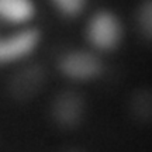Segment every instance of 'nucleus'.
<instances>
[{
    "label": "nucleus",
    "instance_id": "nucleus-6",
    "mask_svg": "<svg viewBox=\"0 0 152 152\" xmlns=\"http://www.w3.org/2000/svg\"><path fill=\"white\" fill-rule=\"evenodd\" d=\"M34 14L30 0H0V17L11 23H24Z\"/></svg>",
    "mask_w": 152,
    "mask_h": 152
},
{
    "label": "nucleus",
    "instance_id": "nucleus-1",
    "mask_svg": "<svg viewBox=\"0 0 152 152\" xmlns=\"http://www.w3.org/2000/svg\"><path fill=\"white\" fill-rule=\"evenodd\" d=\"M121 38L118 20L109 13H100L89 24V39L100 49H111Z\"/></svg>",
    "mask_w": 152,
    "mask_h": 152
},
{
    "label": "nucleus",
    "instance_id": "nucleus-4",
    "mask_svg": "<svg viewBox=\"0 0 152 152\" xmlns=\"http://www.w3.org/2000/svg\"><path fill=\"white\" fill-rule=\"evenodd\" d=\"M45 82V72L39 66H28L11 77L10 94L17 100H28L35 96Z\"/></svg>",
    "mask_w": 152,
    "mask_h": 152
},
{
    "label": "nucleus",
    "instance_id": "nucleus-9",
    "mask_svg": "<svg viewBox=\"0 0 152 152\" xmlns=\"http://www.w3.org/2000/svg\"><path fill=\"white\" fill-rule=\"evenodd\" d=\"M141 24L145 33H151V6L148 3V6L144 7V10L141 13Z\"/></svg>",
    "mask_w": 152,
    "mask_h": 152
},
{
    "label": "nucleus",
    "instance_id": "nucleus-10",
    "mask_svg": "<svg viewBox=\"0 0 152 152\" xmlns=\"http://www.w3.org/2000/svg\"><path fill=\"white\" fill-rule=\"evenodd\" d=\"M64 152H85V151L77 149V148H71V149H66V151H64Z\"/></svg>",
    "mask_w": 152,
    "mask_h": 152
},
{
    "label": "nucleus",
    "instance_id": "nucleus-2",
    "mask_svg": "<svg viewBox=\"0 0 152 152\" xmlns=\"http://www.w3.org/2000/svg\"><path fill=\"white\" fill-rule=\"evenodd\" d=\"M85 103L80 94L72 90L59 93L52 104V117L62 127H75L80 123Z\"/></svg>",
    "mask_w": 152,
    "mask_h": 152
},
{
    "label": "nucleus",
    "instance_id": "nucleus-5",
    "mask_svg": "<svg viewBox=\"0 0 152 152\" xmlns=\"http://www.w3.org/2000/svg\"><path fill=\"white\" fill-rule=\"evenodd\" d=\"M37 41L38 35L35 31H23L7 39H0V64L30 54L37 45Z\"/></svg>",
    "mask_w": 152,
    "mask_h": 152
},
{
    "label": "nucleus",
    "instance_id": "nucleus-3",
    "mask_svg": "<svg viewBox=\"0 0 152 152\" xmlns=\"http://www.w3.org/2000/svg\"><path fill=\"white\" fill-rule=\"evenodd\" d=\"M59 68L62 73L72 79L85 80L97 76L102 71L100 61L89 52H72L61 59Z\"/></svg>",
    "mask_w": 152,
    "mask_h": 152
},
{
    "label": "nucleus",
    "instance_id": "nucleus-7",
    "mask_svg": "<svg viewBox=\"0 0 152 152\" xmlns=\"http://www.w3.org/2000/svg\"><path fill=\"white\" fill-rule=\"evenodd\" d=\"M132 114L141 121H147L151 117V94L147 90L137 92L131 102Z\"/></svg>",
    "mask_w": 152,
    "mask_h": 152
},
{
    "label": "nucleus",
    "instance_id": "nucleus-8",
    "mask_svg": "<svg viewBox=\"0 0 152 152\" xmlns=\"http://www.w3.org/2000/svg\"><path fill=\"white\" fill-rule=\"evenodd\" d=\"M54 1L59 7V10L68 16H75L80 13L85 6V0H54Z\"/></svg>",
    "mask_w": 152,
    "mask_h": 152
}]
</instances>
